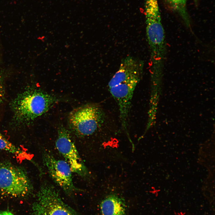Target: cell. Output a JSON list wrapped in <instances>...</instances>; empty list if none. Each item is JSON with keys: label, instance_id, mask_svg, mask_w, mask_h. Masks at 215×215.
I'll list each match as a JSON object with an SVG mask.
<instances>
[{"label": "cell", "instance_id": "cell-1", "mask_svg": "<svg viewBox=\"0 0 215 215\" xmlns=\"http://www.w3.org/2000/svg\"><path fill=\"white\" fill-rule=\"evenodd\" d=\"M56 101L54 96L43 91L28 90L20 94L12 103L14 119L19 123L31 121L47 111Z\"/></svg>", "mask_w": 215, "mask_h": 215}, {"label": "cell", "instance_id": "cell-2", "mask_svg": "<svg viewBox=\"0 0 215 215\" xmlns=\"http://www.w3.org/2000/svg\"><path fill=\"white\" fill-rule=\"evenodd\" d=\"M146 35L151 54L152 75H160L163 69L166 53L164 29L161 15L153 13L145 16Z\"/></svg>", "mask_w": 215, "mask_h": 215}, {"label": "cell", "instance_id": "cell-3", "mask_svg": "<svg viewBox=\"0 0 215 215\" xmlns=\"http://www.w3.org/2000/svg\"><path fill=\"white\" fill-rule=\"evenodd\" d=\"M105 121L104 112L96 104L86 105L73 110L68 118L71 130L80 137L93 134L102 127Z\"/></svg>", "mask_w": 215, "mask_h": 215}, {"label": "cell", "instance_id": "cell-4", "mask_svg": "<svg viewBox=\"0 0 215 215\" xmlns=\"http://www.w3.org/2000/svg\"><path fill=\"white\" fill-rule=\"evenodd\" d=\"M31 210L32 215H79L62 200L54 186L46 182L41 186Z\"/></svg>", "mask_w": 215, "mask_h": 215}, {"label": "cell", "instance_id": "cell-5", "mask_svg": "<svg viewBox=\"0 0 215 215\" xmlns=\"http://www.w3.org/2000/svg\"><path fill=\"white\" fill-rule=\"evenodd\" d=\"M33 187L26 173L11 163L0 165V192L13 197H22L30 194Z\"/></svg>", "mask_w": 215, "mask_h": 215}, {"label": "cell", "instance_id": "cell-6", "mask_svg": "<svg viewBox=\"0 0 215 215\" xmlns=\"http://www.w3.org/2000/svg\"><path fill=\"white\" fill-rule=\"evenodd\" d=\"M43 160L51 177L67 195L71 196L79 191L73 184L72 172L65 161L57 159L46 152L43 154Z\"/></svg>", "mask_w": 215, "mask_h": 215}, {"label": "cell", "instance_id": "cell-7", "mask_svg": "<svg viewBox=\"0 0 215 215\" xmlns=\"http://www.w3.org/2000/svg\"><path fill=\"white\" fill-rule=\"evenodd\" d=\"M56 146L69 165L72 172L82 177L89 175L88 170L79 155L69 132L63 127H60L58 130Z\"/></svg>", "mask_w": 215, "mask_h": 215}, {"label": "cell", "instance_id": "cell-8", "mask_svg": "<svg viewBox=\"0 0 215 215\" xmlns=\"http://www.w3.org/2000/svg\"><path fill=\"white\" fill-rule=\"evenodd\" d=\"M102 215H125L126 207L124 201L115 195L105 199L100 205Z\"/></svg>", "mask_w": 215, "mask_h": 215}, {"label": "cell", "instance_id": "cell-9", "mask_svg": "<svg viewBox=\"0 0 215 215\" xmlns=\"http://www.w3.org/2000/svg\"><path fill=\"white\" fill-rule=\"evenodd\" d=\"M173 10L180 16L186 26L191 27V20L187 9V0H164Z\"/></svg>", "mask_w": 215, "mask_h": 215}, {"label": "cell", "instance_id": "cell-10", "mask_svg": "<svg viewBox=\"0 0 215 215\" xmlns=\"http://www.w3.org/2000/svg\"><path fill=\"white\" fill-rule=\"evenodd\" d=\"M0 149L8 151L16 156H21L24 152L7 140L0 132Z\"/></svg>", "mask_w": 215, "mask_h": 215}, {"label": "cell", "instance_id": "cell-11", "mask_svg": "<svg viewBox=\"0 0 215 215\" xmlns=\"http://www.w3.org/2000/svg\"><path fill=\"white\" fill-rule=\"evenodd\" d=\"M2 78L0 74V107L4 98V92Z\"/></svg>", "mask_w": 215, "mask_h": 215}, {"label": "cell", "instance_id": "cell-12", "mask_svg": "<svg viewBox=\"0 0 215 215\" xmlns=\"http://www.w3.org/2000/svg\"><path fill=\"white\" fill-rule=\"evenodd\" d=\"M0 215H14L13 213L8 211H3L0 213Z\"/></svg>", "mask_w": 215, "mask_h": 215}, {"label": "cell", "instance_id": "cell-13", "mask_svg": "<svg viewBox=\"0 0 215 215\" xmlns=\"http://www.w3.org/2000/svg\"><path fill=\"white\" fill-rule=\"evenodd\" d=\"M194 1H196L197 0H194Z\"/></svg>", "mask_w": 215, "mask_h": 215}]
</instances>
